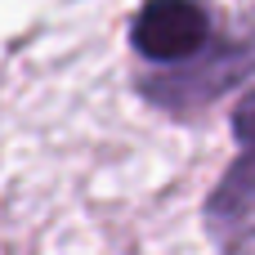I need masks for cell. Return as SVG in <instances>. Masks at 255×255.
<instances>
[{
  "instance_id": "obj_3",
  "label": "cell",
  "mask_w": 255,
  "mask_h": 255,
  "mask_svg": "<svg viewBox=\"0 0 255 255\" xmlns=\"http://www.w3.org/2000/svg\"><path fill=\"white\" fill-rule=\"evenodd\" d=\"M255 63V31L247 36H229L224 45H206L202 63L193 72V90H184V99H211L220 90H229L233 81H242Z\"/></svg>"
},
{
  "instance_id": "obj_4",
  "label": "cell",
  "mask_w": 255,
  "mask_h": 255,
  "mask_svg": "<svg viewBox=\"0 0 255 255\" xmlns=\"http://www.w3.org/2000/svg\"><path fill=\"white\" fill-rule=\"evenodd\" d=\"M233 134H238L242 148H255V94H247V99L238 103V112H233Z\"/></svg>"
},
{
  "instance_id": "obj_1",
  "label": "cell",
  "mask_w": 255,
  "mask_h": 255,
  "mask_svg": "<svg viewBox=\"0 0 255 255\" xmlns=\"http://www.w3.org/2000/svg\"><path fill=\"white\" fill-rule=\"evenodd\" d=\"M211 45L202 0H148L134 18V49L152 63H188Z\"/></svg>"
},
{
  "instance_id": "obj_2",
  "label": "cell",
  "mask_w": 255,
  "mask_h": 255,
  "mask_svg": "<svg viewBox=\"0 0 255 255\" xmlns=\"http://www.w3.org/2000/svg\"><path fill=\"white\" fill-rule=\"evenodd\" d=\"M211 229L220 238H238L255 229V148H242L233 170L220 179L211 197Z\"/></svg>"
}]
</instances>
